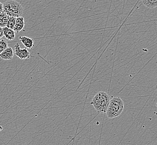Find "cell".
<instances>
[{"label": "cell", "mask_w": 157, "mask_h": 145, "mask_svg": "<svg viewBox=\"0 0 157 145\" xmlns=\"http://www.w3.org/2000/svg\"><path fill=\"white\" fill-rule=\"evenodd\" d=\"M19 40L25 46V48L31 49L34 46L33 40L30 37L25 36H20L19 37Z\"/></svg>", "instance_id": "8992f818"}, {"label": "cell", "mask_w": 157, "mask_h": 145, "mask_svg": "<svg viewBox=\"0 0 157 145\" xmlns=\"http://www.w3.org/2000/svg\"><path fill=\"white\" fill-rule=\"evenodd\" d=\"M24 18L22 16L16 18L15 25L13 30L15 31L16 33H18L20 31H21L24 28Z\"/></svg>", "instance_id": "52a82bcc"}, {"label": "cell", "mask_w": 157, "mask_h": 145, "mask_svg": "<svg viewBox=\"0 0 157 145\" xmlns=\"http://www.w3.org/2000/svg\"><path fill=\"white\" fill-rule=\"evenodd\" d=\"M3 36L4 35H3V28L0 27V39L2 38Z\"/></svg>", "instance_id": "4fadbf2b"}, {"label": "cell", "mask_w": 157, "mask_h": 145, "mask_svg": "<svg viewBox=\"0 0 157 145\" xmlns=\"http://www.w3.org/2000/svg\"><path fill=\"white\" fill-rule=\"evenodd\" d=\"M142 3L149 9L157 7V0H142Z\"/></svg>", "instance_id": "9c48e42d"}, {"label": "cell", "mask_w": 157, "mask_h": 145, "mask_svg": "<svg viewBox=\"0 0 157 145\" xmlns=\"http://www.w3.org/2000/svg\"><path fill=\"white\" fill-rule=\"evenodd\" d=\"M1 130H2V127L0 126V131H1Z\"/></svg>", "instance_id": "2e32d148"}, {"label": "cell", "mask_w": 157, "mask_h": 145, "mask_svg": "<svg viewBox=\"0 0 157 145\" xmlns=\"http://www.w3.org/2000/svg\"><path fill=\"white\" fill-rule=\"evenodd\" d=\"M153 113H154V115H157V112H154Z\"/></svg>", "instance_id": "9a60e30c"}, {"label": "cell", "mask_w": 157, "mask_h": 145, "mask_svg": "<svg viewBox=\"0 0 157 145\" xmlns=\"http://www.w3.org/2000/svg\"><path fill=\"white\" fill-rule=\"evenodd\" d=\"M3 35L5 37L6 40L11 41L15 39L16 33L12 29H10L8 27H5L3 28Z\"/></svg>", "instance_id": "ba28073f"}, {"label": "cell", "mask_w": 157, "mask_h": 145, "mask_svg": "<svg viewBox=\"0 0 157 145\" xmlns=\"http://www.w3.org/2000/svg\"><path fill=\"white\" fill-rule=\"evenodd\" d=\"M3 12L9 16L21 17L24 13V8L15 0H8L3 3Z\"/></svg>", "instance_id": "3957f363"}, {"label": "cell", "mask_w": 157, "mask_h": 145, "mask_svg": "<svg viewBox=\"0 0 157 145\" xmlns=\"http://www.w3.org/2000/svg\"><path fill=\"white\" fill-rule=\"evenodd\" d=\"M10 16L7 15L5 13H2L0 14V27H6L7 21L9 19Z\"/></svg>", "instance_id": "30bf717a"}, {"label": "cell", "mask_w": 157, "mask_h": 145, "mask_svg": "<svg viewBox=\"0 0 157 145\" xmlns=\"http://www.w3.org/2000/svg\"><path fill=\"white\" fill-rule=\"evenodd\" d=\"M8 47V42L6 40H0V54L2 53Z\"/></svg>", "instance_id": "7c38bea8"}, {"label": "cell", "mask_w": 157, "mask_h": 145, "mask_svg": "<svg viewBox=\"0 0 157 145\" xmlns=\"http://www.w3.org/2000/svg\"><path fill=\"white\" fill-rule=\"evenodd\" d=\"M14 47L15 54L17 57L21 60H25L30 57V53L28 51L27 49H21L18 43H17Z\"/></svg>", "instance_id": "277c9868"}, {"label": "cell", "mask_w": 157, "mask_h": 145, "mask_svg": "<svg viewBox=\"0 0 157 145\" xmlns=\"http://www.w3.org/2000/svg\"><path fill=\"white\" fill-rule=\"evenodd\" d=\"M3 12V3L0 2V14Z\"/></svg>", "instance_id": "5bb4252c"}, {"label": "cell", "mask_w": 157, "mask_h": 145, "mask_svg": "<svg viewBox=\"0 0 157 145\" xmlns=\"http://www.w3.org/2000/svg\"><path fill=\"white\" fill-rule=\"evenodd\" d=\"M155 106H156V107H157V104H156V105H155Z\"/></svg>", "instance_id": "e0dca14e"}, {"label": "cell", "mask_w": 157, "mask_h": 145, "mask_svg": "<svg viewBox=\"0 0 157 145\" xmlns=\"http://www.w3.org/2000/svg\"><path fill=\"white\" fill-rule=\"evenodd\" d=\"M111 98L105 92H99L95 95L91 101L90 104L98 112L106 113L108 108Z\"/></svg>", "instance_id": "6da1fadb"}, {"label": "cell", "mask_w": 157, "mask_h": 145, "mask_svg": "<svg viewBox=\"0 0 157 145\" xmlns=\"http://www.w3.org/2000/svg\"><path fill=\"white\" fill-rule=\"evenodd\" d=\"M15 52L11 47H8L0 54V58L4 61H11L13 59Z\"/></svg>", "instance_id": "5b68a950"}, {"label": "cell", "mask_w": 157, "mask_h": 145, "mask_svg": "<svg viewBox=\"0 0 157 145\" xmlns=\"http://www.w3.org/2000/svg\"><path fill=\"white\" fill-rule=\"evenodd\" d=\"M124 108V102L121 98L119 97H113L110 100L106 114L110 119L116 118L122 113Z\"/></svg>", "instance_id": "7a4b0ae2"}, {"label": "cell", "mask_w": 157, "mask_h": 145, "mask_svg": "<svg viewBox=\"0 0 157 145\" xmlns=\"http://www.w3.org/2000/svg\"><path fill=\"white\" fill-rule=\"evenodd\" d=\"M16 19V18L10 16L9 19L7 21V23L6 25V27L9 28L10 29L13 30L14 27H15V25Z\"/></svg>", "instance_id": "8fae6325"}]
</instances>
